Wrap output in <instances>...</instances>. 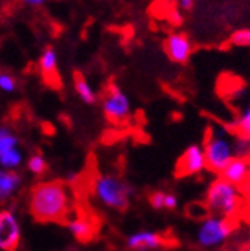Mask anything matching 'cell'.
I'll return each mask as SVG.
<instances>
[{
  "instance_id": "1",
  "label": "cell",
  "mask_w": 250,
  "mask_h": 251,
  "mask_svg": "<svg viewBox=\"0 0 250 251\" xmlns=\"http://www.w3.org/2000/svg\"><path fill=\"white\" fill-rule=\"evenodd\" d=\"M29 213L42 224H66L71 213V196L61 181H43L29 192Z\"/></svg>"
},
{
  "instance_id": "2",
  "label": "cell",
  "mask_w": 250,
  "mask_h": 251,
  "mask_svg": "<svg viewBox=\"0 0 250 251\" xmlns=\"http://www.w3.org/2000/svg\"><path fill=\"white\" fill-rule=\"evenodd\" d=\"M204 201L210 213L224 218H233L238 215L243 205L241 188L220 176L207 187Z\"/></svg>"
},
{
  "instance_id": "3",
  "label": "cell",
  "mask_w": 250,
  "mask_h": 251,
  "mask_svg": "<svg viewBox=\"0 0 250 251\" xmlns=\"http://www.w3.org/2000/svg\"><path fill=\"white\" fill-rule=\"evenodd\" d=\"M92 192L102 205L111 210L123 211L131 204L134 188L129 182L121 179L117 175L105 173L98 175L94 179Z\"/></svg>"
},
{
  "instance_id": "4",
  "label": "cell",
  "mask_w": 250,
  "mask_h": 251,
  "mask_svg": "<svg viewBox=\"0 0 250 251\" xmlns=\"http://www.w3.org/2000/svg\"><path fill=\"white\" fill-rule=\"evenodd\" d=\"M203 147L207 169L215 173H221L229 164V161L236 156V143L232 140L229 130L222 127L212 129Z\"/></svg>"
},
{
  "instance_id": "5",
  "label": "cell",
  "mask_w": 250,
  "mask_h": 251,
  "mask_svg": "<svg viewBox=\"0 0 250 251\" xmlns=\"http://www.w3.org/2000/svg\"><path fill=\"white\" fill-rule=\"evenodd\" d=\"M233 228L235 227L230 222V218H224L212 213L210 216L199 222L195 231V241L204 250L217 248L229 239Z\"/></svg>"
},
{
  "instance_id": "6",
  "label": "cell",
  "mask_w": 250,
  "mask_h": 251,
  "mask_svg": "<svg viewBox=\"0 0 250 251\" xmlns=\"http://www.w3.org/2000/svg\"><path fill=\"white\" fill-rule=\"evenodd\" d=\"M102 109L106 120L114 124L128 121L132 114V104L128 94L115 84L108 87L102 100Z\"/></svg>"
},
{
  "instance_id": "7",
  "label": "cell",
  "mask_w": 250,
  "mask_h": 251,
  "mask_svg": "<svg viewBox=\"0 0 250 251\" xmlns=\"http://www.w3.org/2000/svg\"><path fill=\"white\" fill-rule=\"evenodd\" d=\"M22 241L17 216L9 210H0V251H16Z\"/></svg>"
},
{
  "instance_id": "8",
  "label": "cell",
  "mask_w": 250,
  "mask_h": 251,
  "mask_svg": "<svg viewBox=\"0 0 250 251\" xmlns=\"http://www.w3.org/2000/svg\"><path fill=\"white\" fill-rule=\"evenodd\" d=\"M207 169L204 147L201 144H191L177 162L178 176H195Z\"/></svg>"
},
{
  "instance_id": "9",
  "label": "cell",
  "mask_w": 250,
  "mask_h": 251,
  "mask_svg": "<svg viewBox=\"0 0 250 251\" xmlns=\"http://www.w3.org/2000/svg\"><path fill=\"white\" fill-rule=\"evenodd\" d=\"M165 52L170 61L178 63V65H186L192 57L194 46L191 39L183 32H170L165 39Z\"/></svg>"
},
{
  "instance_id": "10",
  "label": "cell",
  "mask_w": 250,
  "mask_h": 251,
  "mask_svg": "<svg viewBox=\"0 0 250 251\" xmlns=\"http://www.w3.org/2000/svg\"><path fill=\"white\" fill-rule=\"evenodd\" d=\"M23 162V152L19 146V138L11 129L0 138V167L5 170H16Z\"/></svg>"
},
{
  "instance_id": "11",
  "label": "cell",
  "mask_w": 250,
  "mask_h": 251,
  "mask_svg": "<svg viewBox=\"0 0 250 251\" xmlns=\"http://www.w3.org/2000/svg\"><path fill=\"white\" fill-rule=\"evenodd\" d=\"M126 245L131 251H155L165 245V237L157 231L141 230L132 233L126 239Z\"/></svg>"
},
{
  "instance_id": "12",
  "label": "cell",
  "mask_w": 250,
  "mask_h": 251,
  "mask_svg": "<svg viewBox=\"0 0 250 251\" xmlns=\"http://www.w3.org/2000/svg\"><path fill=\"white\" fill-rule=\"evenodd\" d=\"M220 175L222 179L241 187L250 178V162L246 156H235L229 161V164L222 169Z\"/></svg>"
},
{
  "instance_id": "13",
  "label": "cell",
  "mask_w": 250,
  "mask_h": 251,
  "mask_svg": "<svg viewBox=\"0 0 250 251\" xmlns=\"http://www.w3.org/2000/svg\"><path fill=\"white\" fill-rule=\"evenodd\" d=\"M65 225L69 230V233L76 237L79 242H89L95 236V231H97L94 222L83 215H79L77 218L68 219V222Z\"/></svg>"
},
{
  "instance_id": "14",
  "label": "cell",
  "mask_w": 250,
  "mask_h": 251,
  "mask_svg": "<svg viewBox=\"0 0 250 251\" xmlns=\"http://www.w3.org/2000/svg\"><path fill=\"white\" fill-rule=\"evenodd\" d=\"M57 65L58 57L54 48H46L39 58V68L43 75V78L48 84L57 86L58 84V75H57Z\"/></svg>"
},
{
  "instance_id": "15",
  "label": "cell",
  "mask_w": 250,
  "mask_h": 251,
  "mask_svg": "<svg viewBox=\"0 0 250 251\" xmlns=\"http://www.w3.org/2000/svg\"><path fill=\"white\" fill-rule=\"evenodd\" d=\"M22 185V175L16 170H3L0 173V204L11 199Z\"/></svg>"
},
{
  "instance_id": "16",
  "label": "cell",
  "mask_w": 250,
  "mask_h": 251,
  "mask_svg": "<svg viewBox=\"0 0 250 251\" xmlns=\"http://www.w3.org/2000/svg\"><path fill=\"white\" fill-rule=\"evenodd\" d=\"M74 89H76L79 98L84 104H95L97 103V94L92 89L91 83L87 81L80 72L74 74Z\"/></svg>"
},
{
  "instance_id": "17",
  "label": "cell",
  "mask_w": 250,
  "mask_h": 251,
  "mask_svg": "<svg viewBox=\"0 0 250 251\" xmlns=\"http://www.w3.org/2000/svg\"><path fill=\"white\" fill-rule=\"evenodd\" d=\"M235 132L241 140L250 141V104L241 112V115L235 121Z\"/></svg>"
},
{
  "instance_id": "18",
  "label": "cell",
  "mask_w": 250,
  "mask_h": 251,
  "mask_svg": "<svg viewBox=\"0 0 250 251\" xmlns=\"http://www.w3.org/2000/svg\"><path fill=\"white\" fill-rule=\"evenodd\" d=\"M27 167L32 175H35V176H40V175H43L48 170V161L40 153H34V155H31L28 158Z\"/></svg>"
},
{
  "instance_id": "19",
  "label": "cell",
  "mask_w": 250,
  "mask_h": 251,
  "mask_svg": "<svg viewBox=\"0 0 250 251\" xmlns=\"http://www.w3.org/2000/svg\"><path fill=\"white\" fill-rule=\"evenodd\" d=\"M230 45L236 48H249L250 46V28H240L230 35Z\"/></svg>"
},
{
  "instance_id": "20",
  "label": "cell",
  "mask_w": 250,
  "mask_h": 251,
  "mask_svg": "<svg viewBox=\"0 0 250 251\" xmlns=\"http://www.w3.org/2000/svg\"><path fill=\"white\" fill-rule=\"evenodd\" d=\"M17 89V81L8 72H0V91L5 94H12Z\"/></svg>"
},
{
  "instance_id": "21",
  "label": "cell",
  "mask_w": 250,
  "mask_h": 251,
  "mask_svg": "<svg viewBox=\"0 0 250 251\" xmlns=\"http://www.w3.org/2000/svg\"><path fill=\"white\" fill-rule=\"evenodd\" d=\"M165 199H166V192L163 190H157L151 196H149V204L157 211H163L165 210Z\"/></svg>"
},
{
  "instance_id": "22",
  "label": "cell",
  "mask_w": 250,
  "mask_h": 251,
  "mask_svg": "<svg viewBox=\"0 0 250 251\" xmlns=\"http://www.w3.org/2000/svg\"><path fill=\"white\" fill-rule=\"evenodd\" d=\"M178 207V198L177 195H173V193H167L166 192V199H165V210H175Z\"/></svg>"
},
{
  "instance_id": "23",
  "label": "cell",
  "mask_w": 250,
  "mask_h": 251,
  "mask_svg": "<svg viewBox=\"0 0 250 251\" xmlns=\"http://www.w3.org/2000/svg\"><path fill=\"white\" fill-rule=\"evenodd\" d=\"M195 5V0H178V6L181 11H191Z\"/></svg>"
},
{
  "instance_id": "24",
  "label": "cell",
  "mask_w": 250,
  "mask_h": 251,
  "mask_svg": "<svg viewBox=\"0 0 250 251\" xmlns=\"http://www.w3.org/2000/svg\"><path fill=\"white\" fill-rule=\"evenodd\" d=\"M28 5H31V6H39V5H42L45 0H25Z\"/></svg>"
},
{
  "instance_id": "25",
  "label": "cell",
  "mask_w": 250,
  "mask_h": 251,
  "mask_svg": "<svg viewBox=\"0 0 250 251\" xmlns=\"http://www.w3.org/2000/svg\"><path fill=\"white\" fill-rule=\"evenodd\" d=\"M0 173H2V172H0Z\"/></svg>"
}]
</instances>
